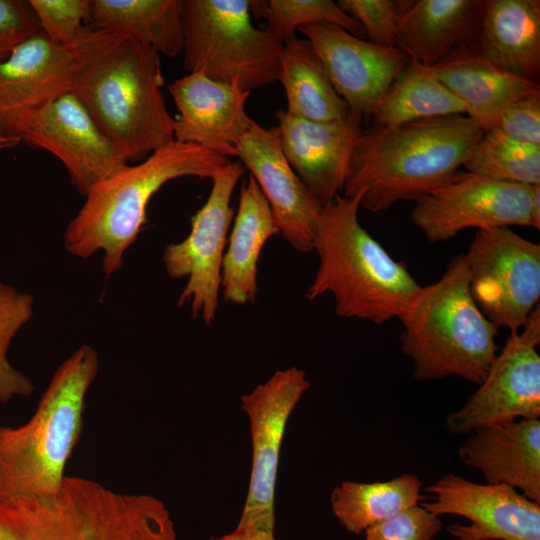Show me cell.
<instances>
[{
	"mask_svg": "<svg viewBox=\"0 0 540 540\" xmlns=\"http://www.w3.org/2000/svg\"><path fill=\"white\" fill-rule=\"evenodd\" d=\"M76 48L71 91L129 162L174 141L157 52L126 35L90 27Z\"/></svg>",
	"mask_w": 540,
	"mask_h": 540,
	"instance_id": "obj_1",
	"label": "cell"
},
{
	"mask_svg": "<svg viewBox=\"0 0 540 540\" xmlns=\"http://www.w3.org/2000/svg\"><path fill=\"white\" fill-rule=\"evenodd\" d=\"M482 134L466 115L362 129L343 196L361 193L360 207L372 213L402 200L417 202L452 180Z\"/></svg>",
	"mask_w": 540,
	"mask_h": 540,
	"instance_id": "obj_2",
	"label": "cell"
},
{
	"mask_svg": "<svg viewBox=\"0 0 540 540\" xmlns=\"http://www.w3.org/2000/svg\"><path fill=\"white\" fill-rule=\"evenodd\" d=\"M360 200L361 193L339 194L322 207L313 239L319 266L306 298L330 293L340 317L382 324L398 318L421 285L361 226Z\"/></svg>",
	"mask_w": 540,
	"mask_h": 540,
	"instance_id": "obj_3",
	"label": "cell"
},
{
	"mask_svg": "<svg viewBox=\"0 0 540 540\" xmlns=\"http://www.w3.org/2000/svg\"><path fill=\"white\" fill-rule=\"evenodd\" d=\"M229 158L173 141L137 164L129 163L94 185L64 232V247L79 258L104 253L107 276L124 263L127 249L147 222L152 196L167 182L186 176L211 179Z\"/></svg>",
	"mask_w": 540,
	"mask_h": 540,
	"instance_id": "obj_4",
	"label": "cell"
},
{
	"mask_svg": "<svg viewBox=\"0 0 540 540\" xmlns=\"http://www.w3.org/2000/svg\"><path fill=\"white\" fill-rule=\"evenodd\" d=\"M98 370L97 352L82 345L58 367L28 422L0 427V502L57 495Z\"/></svg>",
	"mask_w": 540,
	"mask_h": 540,
	"instance_id": "obj_5",
	"label": "cell"
},
{
	"mask_svg": "<svg viewBox=\"0 0 540 540\" xmlns=\"http://www.w3.org/2000/svg\"><path fill=\"white\" fill-rule=\"evenodd\" d=\"M0 540H178L165 503L66 476L57 495L0 502Z\"/></svg>",
	"mask_w": 540,
	"mask_h": 540,
	"instance_id": "obj_6",
	"label": "cell"
},
{
	"mask_svg": "<svg viewBox=\"0 0 540 540\" xmlns=\"http://www.w3.org/2000/svg\"><path fill=\"white\" fill-rule=\"evenodd\" d=\"M398 319L401 350L419 381L457 376L479 385L498 353L499 328L475 303L464 253L434 283L421 286Z\"/></svg>",
	"mask_w": 540,
	"mask_h": 540,
	"instance_id": "obj_7",
	"label": "cell"
},
{
	"mask_svg": "<svg viewBox=\"0 0 540 540\" xmlns=\"http://www.w3.org/2000/svg\"><path fill=\"white\" fill-rule=\"evenodd\" d=\"M183 65L250 91L277 81L284 43L251 21L248 0H182Z\"/></svg>",
	"mask_w": 540,
	"mask_h": 540,
	"instance_id": "obj_8",
	"label": "cell"
},
{
	"mask_svg": "<svg viewBox=\"0 0 540 540\" xmlns=\"http://www.w3.org/2000/svg\"><path fill=\"white\" fill-rule=\"evenodd\" d=\"M471 295L498 328L518 332L540 299V246L509 227L476 230L464 254Z\"/></svg>",
	"mask_w": 540,
	"mask_h": 540,
	"instance_id": "obj_9",
	"label": "cell"
},
{
	"mask_svg": "<svg viewBox=\"0 0 540 540\" xmlns=\"http://www.w3.org/2000/svg\"><path fill=\"white\" fill-rule=\"evenodd\" d=\"M310 382L303 370L276 371L240 399L251 435V469L246 499L236 527L274 534L280 452L289 418Z\"/></svg>",
	"mask_w": 540,
	"mask_h": 540,
	"instance_id": "obj_10",
	"label": "cell"
},
{
	"mask_svg": "<svg viewBox=\"0 0 540 540\" xmlns=\"http://www.w3.org/2000/svg\"><path fill=\"white\" fill-rule=\"evenodd\" d=\"M245 172L240 162H229L211 178L204 205L191 217V230L179 243L166 246L163 264L174 279L187 278L177 305L191 304L192 317L207 326L215 320L221 289V270L228 229L233 217L231 197Z\"/></svg>",
	"mask_w": 540,
	"mask_h": 540,
	"instance_id": "obj_11",
	"label": "cell"
},
{
	"mask_svg": "<svg viewBox=\"0 0 540 540\" xmlns=\"http://www.w3.org/2000/svg\"><path fill=\"white\" fill-rule=\"evenodd\" d=\"M534 186L458 171L448 183L416 202L411 219L430 242L450 240L471 228H534Z\"/></svg>",
	"mask_w": 540,
	"mask_h": 540,
	"instance_id": "obj_12",
	"label": "cell"
},
{
	"mask_svg": "<svg viewBox=\"0 0 540 540\" xmlns=\"http://www.w3.org/2000/svg\"><path fill=\"white\" fill-rule=\"evenodd\" d=\"M17 137L58 158L82 195L129 163L71 90L29 117Z\"/></svg>",
	"mask_w": 540,
	"mask_h": 540,
	"instance_id": "obj_13",
	"label": "cell"
},
{
	"mask_svg": "<svg viewBox=\"0 0 540 540\" xmlns=\"http://www.w3.org/2000/svg\"><path fill=\"white\" fill-rule=\"evenodd\" d=\"M540 340L523 331L510 332L479 388L446 417L455 434L540 417Z\"/></svg>",
	"mask_w": 540,
	"mask_h": 540,
	"instance_id": "obj_14",
	"label": "cell"
},
{
	"mask_svg": "<svg viewBox=\"0 0 540 540\" xmlns=\"http://www.w3.org/2000/svg\"><path fill=\"white\" fill-rule=\"evenodd\" d=\"M425 491L432 501L420 503L430 513L460 515L471 524H453L457 540H540V503L504 484H478L447 474Z\"/></svg>",
	"mask_w": 540,
	"mask_h": 540,
	"instance_id": "obj_15",
	"label": "cell"
},
{
	"mask_svg": "<svg viewBox=\"0 0 540 540\" xmlns=\"http://www.w3.org/2000/svg\"><path fill=\"white\" fill-rule=\"evenodd\" d=\"M312 45L349 113L371 118L396 75L409 57L399 48L381 47L333 24H313L297 29Z\"/></svg>",
	"mask_w": 540,
	"mask_h": 540,
	"instance_id": "obj_16",
	"label": "cell"
},
{
	"mask_svg": "<svg viewBox=\"0 0 540 540\" xmlns=\"http://www.w3.org/2000/svg\"><path fill=\"white\" fill-rule=\"evenodd\" d=\"M76 59V44H56L41 32L1 61L0 133L18 138L20 127L29 117L70 91Z\"/></svg>",
	"mask_w": 540,
	"mask_h": 540,
	"instance_id": "obj_17",
	"label": "cell"
},
{
	"mask_svg": "<svg viewBox=\"0 0 540 540\" xmlns=\"http://www.w3.org/2000/svg\"><path fill=\"white\" fill-rule=\"evenodd\" d=\"M236 157L257 182L283 238L299 252L312 251L323 205L289 165L270 130L252 120Z\"/></svg>",
	"mask_w": 540,
	"mask_h": 540,
	"instance_id": "obj_18",
	"label": "cell"
},
{
	"mask_svg": "<svg viewBox=\"0 0 540 540\" xmlns=\"http://www.w3.org/2000/svg\"><path fill=\"white\" fill-rule=\"evenodd\" d=\"M275 119L269 130L289 165L323 206L332 201L343 190L362 121L349 113L343 120L318 122L285 110Z\"/></svg>",
	"mask_w": 540,
	"mask_h": 540,
	"instance_id": "obj_19",
	"label": "cell"
},
{
	"mask_svg": "<svg viewBox=\"0 0 540 540\" xmlns=\"http://www.w3.org/2000/svg\"><path fill=\"white\" fill-rule=\"evenodd\" d=\"M168 91L178 110L175 141L236 157L237 145L253 120L246 113L250 91L199 73L176 79Z\"/></svg>",
	"mask_w": 540,
	"mask_h": 540,
	"instance_id": "obj_20",
	"label": "cell"
},
{
	"mask_svg": "<svg viewBox=\"0 0 540 540\" xmlns=\"http://www.w3.org/2000/svg\"><path fill=\"white\" fill-rule=\"evenodd\" d=\"M458 453L465 465L483 473L488 484L519 489L540 503L539 418L475 429Z\"/></svg>",
	"mask_w": 540,
	"mask_h": 540,
	"instance_id": "obj_21",
	"label": "cell"
},
{
	"mask_svg": "<svg viewBox=\"0 0 540 540\" xmlns=\"http://www.w3.org/2000/svg\"><path fill=\"white\" fill-rule=\"evenodd\" d=\"M484 0H410L398 29L397 48L427 67L472 48Z\"/></svg>",
	"mask_w": 540,
	"mask_h": 540,
	"instance_id": "obj_22",
	"label": "cell"
},
{
	"mask_svg": "<svg viewBox=\"0 0 540 540\" xmlns=\"http://www.w3.org/2000/svg\"><path fill=\"white\" fill-rule=\"evenodd\" d=\"M474 53L538 83L540 1L484 0Z\"/></svg>",
	"mask_w": 540,
	"mask_h": 540,
	"instance_id": "obj_23",
	"label": "cell"
},
{
	"mask_svg": "<svg viewBox=\"0 0 540 540\" xmlns=\"http://www.w3.org/2000/svg\"><path fill=\"white\" fill-rule=\"evenodd\" d=\"M430 68L483 132L496 126L510 103L540 91L539 83L501 68L471 50Z\"/></svg>",
	"mask_w": 540,
	"mask_h": 540,
	"instance_id": "obj_24",
	"label": "cell"
},
{
	"mask_svg": "<svg viewBox=\"0 0 540 540\" xmlns=\"http://www.w3.org/2000/svg\"><path fill=\"white\" fill-rule=\"evenodd\" d=\"M280 234L271 208L250 175L240 189L238 210L224 252L221 290L227 303H254L258 293L257 263L270 238Z\"/></svg>",
	"mask_w": 540,
	"mask_h": 540,
	"instance_id": "obj_25",
	"label": "cell"
},
{
	"mask_svg": "<svg viewBox=\"0 0 540 540\" xmlns=\"http://www.w3.org/2000/svg\"><path fill=\"white\" fill-rule=\"evenodd\" d=\"M133 38L159 55L182 53V0H92L88 26Z\"/></svg>",
	"mask_w": 540,
	"mask_h": 540,
	"instance_id": "obj_26",
	"label": "cell"
},
{
	"mask_svg": "<svg viewBox=\"0 0 540 540\" xmlns=\"http://www.w3.org/2000/svg\"><path fill=\"white\" fill-rule=\"evenodd\" d=\"M279 81L285 91L288 114L311 121L346 119L349 108L336 92L319 56L307 39L284 43Z\"/></svg>",
	"mask_w": 540,
	"mask_h": 540,
	"instance_id": "obj_27",
	"label": "cell"
},
{
	"mask_svg": "<svg viewBox=\"0 0 540 540\" xmlns=\"http://www.w3.org/2000/svg\"><path fill=\"white\" fill-rule=\"evenodd\" d=\"M451 115H466L462 102L430 67L409 60L376 106L371 116V126L393 128Z\"/></svg>",
	"mask_w": 540,
	"mask_h": 540,
	"instance_id": "obj_28",
	"label": "cell"
},
{
	"mask_svg": "<svg viewBox=\"0 0 540 540\" xmlns=\"http://www.w3.org/2000/svg\"><path fill=\"white\" fill-rule=\"evenodd\" d=\"M416 475L402 474L388 481L360 483L343 481L331 493L334 516L353 534L363 533L371 525L425 499Z\"/></svg>",
	"mask_w": 540,
	"mask_h": 540,
	"instance_id": "obj_29",
	"label": "cell"
},
{
	"mask_svg": "<svg viewBox=\"0 0 540 540\" xmlns=\"http://www.w3.org/2000/svg\"><path fill=\"white\" fill-rule=\"evenodd\" d=\"M463 167L501 182L540 185V146L516 141L493 127L483 132Z\"/></svg>",
	"mask_w": 540,
	"mask_h": 540,
	"instance_id": "obj_30",
	"label": "cell"
},
{
	"mask_svg": "<svg viewBox=\"0 0 540 540\" xmlns=\"http://www.w3.org/2000/svg\"><path fill=\"white\" fill-rule=\"evenodd\" d=\"M251 12L267 19V28L283 43L296 38L295 31L305 25H338L356 37L365 38L361 25L332 0L250 1Z\"/></svg>",
	"mask_w": 540,
	"mask_h": 540,
	"instance_id": "obj_31",
	"label": "cell"
},
{
	"mask_svg": "<svg viewBox=\"0 0 540 540\" xmlns=\"http://www.w3.org/2000/svg\"><path fill=\"white\" fill-rule=\"evenodd\" d=\"M33 297L0 280V402L32 394V381L8 359L12 341L33 316Z\"/></svg>",
	"mask_w": 540,
	"mask_h": 540,
	"instance_id": "obj_32",
	"label": "cell"
},
{
	"mask_svg": "<svg viewBox=\"0 0 540 540\" xmlns=\"http://www.w3.org/2000/svg\"><path fill=\"white\" fill-rule=\"evenodd\" d=\"M42 33L52 42L73 46L88 26L92 0H28Z\"/></svg>",
	"mask_w": 540,
	"mask_h": 540,
	"instance_id": "obj_33",
	"label": "cell"
},
{
	"mask_svg": "<svg viewBox=\"0 0 540 540\" xmlns=\"http://www.w3.org/2000/svg\"><path fill=\"white\" fill-rule=\"evenodd\" d=\"M410 0H339L337 4L363 28L372 44L397 48L401 16Z\"/></svg>",
	"mask_w": 540,
	"mask_h": 540,
	"instance_id": "obj_34",
	"label": "cell"
},
{
	"mask_svg": "<svg viewBox=\"0 0 540 540\" xmlns=\"http://www.w3.org/2000/svg\"><path fill=\"white\" fill-rule=\"evenodd\" d=\"M442 527L439 517L419 504L371 525L364 540H433Z\"/></svg>",
	"mask_w": 540,
	"mask_h": 540,
	"instance_id": "obj_35",
	"label": "cell"
},
{
	"mask_svg": "<svg viewBox=\"0 0 540 540\" xmlns=\"http://www.w3.org/2000/svg\"><path fill=\"white\" fill-rule=\"evenodd\" d=\"M495 127L516 141L540 146V91L510 103Z\"/></svg>",
	"mask_w": 540,
	"mask_h": 540,
	"instance_id": "obj_36",
	"label": "cell"
},
{
	"mask_svg": "<svg viewBox=\"0 0 540 540\" xmlns=\"http://www.w3.org/2000/svg\"><path fill=\"white\" fill-rule=\"evenodd\" d=\"M41 32L28 1L0 0V62L18 45Z\"/></svg>",
	"mask_w": 540,
	"mask_h": 540,
	"instance_id": "obj_37",
	"label": "cell"
},
{
	"mask_svg": "<svg viewBox=\"0 0 540 540\" xmlns=\"http://www.w3.org/2000/svg\"><path fill=\"white\" fill-rule=\"evenodd\" d=\"M207 540H276L274 534L236 527L232 532Z\"/></svg>",
	"mask_w": 540,
	"mask_h": 540,
	"instance_id": "obj_38",
	"label": "cell"
},
{
	"mask_svg": "<svg viewBox=\"0 0 540 540\" xmlns=\"http://www.w3.org/2000/svg\"><path fill=\"white\" fill-rule=\"evenodd\" d=\"M20 139L15 137L5 136L0 133V151L5 149L14 148L20 143Z\"/></svg>",
	"mask_w": 540,
	"mask_h": 540,
	"instance_id": "obj_39",
	"label": "cell"
}]
</instances>
